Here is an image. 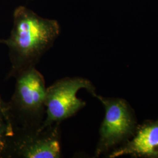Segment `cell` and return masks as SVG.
Returning <instances> with one entry per match:
<instances>
[{"label":"cell","mask_w":158,"mask_h":158,"mask_svg":"<svg viewBox=\"0 0 158 158\" xmlns=\"http://www.w3.org/2000/svg\"><path fill=\"white\" fill-rule=\"evenodd\" d=\"M13 19L10 36L0 40L8 49L11 69L8 77L35 68L60 33L56 20L40 17L23 6L15 9Z\"/></svg>","instance_id":"obj_1"},{"label":"cell","mask_w":158,"mask_h":158,"mask_svg":"<svg viewBox=\"0 0 158 158\" xmlns=\"http://www.w3.org/2000/svg\"><path fill=\"white\" fill-rule=\"evenodd\" d=\"M15 90L7 111L14 127L40 128L46 116L45 81L35 68L23 70L14 77Z\"/></svg>","instance_id":"obj_2"},{"label":"cell","mask_w":158,"mask_h":158,"mask_svg":"<svg viewBox=\"0 0 158 158\" xmlns=\"http://www.w3.org/2000/svg\"><path fill=\"white\" fill-rule=\"evenodd\" d=\"M6 139L1 158L61 157L60 124L43 129L14 127Z\"/></svg>","instance_id":"obj_3"},{"label":"cell","mask_w":158,"mask_h":158,"mask_svg":"<svg viewBox=\"0 0 158 158\" xmlns=\"http://www.w3.org/2000/svg\"><path fill=\"white\" fill-rule=\"evenodd\" d=\"M124 155L158 158V119L142 125L132 139L114 151L108 157Z\"/></svg>","instance_id":"obj_6"},{"label":"cell","mask_w":158,"mask_h":158,"mask_svg":"<svg viewBox=\"0 0 158 158\" xmlns=\"http://www.w3.org/2000/svg\"><path fill=\"white\" fill-rule=\"evenodd\" d=\"M83 89L92 96L96 94L90 81L80 77H64L46 88L45 118L40 128L60 124L85 107V102L77 97V92Z\"/></svg>","instance_id":"obj_4"},{"label":"cell","mask_w":158,"mask_h":158,"mask_svg":"<svg viewBox=\"0 0 158 158\" xmlns=\"http://www.w3.org/2000/svg\"><path fill=\"white\" fill-rule=\"evenodd\" d=\"M94 97L103 104L106 111L95 152L98 157L132 135L136 122L130 106L124 100L104 97L96 94Z\"/></svg>","instance_id":"obj_5"},{"label":"cell","mask_w":158,"mask_h":158,"mask_svg":"<svg viewBox=\"0 0 158 158\" xmlns=\"http://www.w3.org/2000/svg\"><path fill=\"white\" fill-rule=\"evenodd\" d=\"M13 128L11 126L8 124L6 119L0 113V158H1L2 153L8 137L12 135Z\"/></svg>","instance_id":"obj_7"},{"label":"cell","mask_w":158,"mask_h":158,"mask_svg":"<svg viewBox=\"0 0 158 158\" xmlns=\"http://www.w3.org/2000/svg\"><path fill=\"white\" fill-rule=\"evenodd\" d=\"M0 113L3 115V117L5 118L8 123V124L10 126H12L10 120L9 118V116L8 114V111H7V105L6 103L3 101L2 98L0 96Z\"/></svg>","instance_id":"obj_8"}]
</instances>
